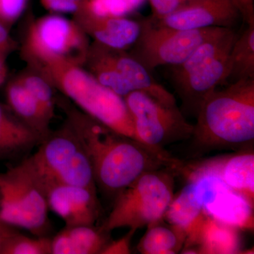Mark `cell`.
Masks as SVG:
<instances>
[{"label":"cell","mask_w":254,"mask_h":254,"mask_svg":"<svg viewBox=\"0 0 254 254\" xmlns=\"http://www.w3.org/2000/svg\"><path fill=\"white\" fill-rule=\"evenodd\" d=\"M89 46L86 33L77 23L51 15L29 26L24 53L38 68L58 63L81 65L84 64Z\"/></svg>","instance_id":"9c48e42d"},{"label":"cell","mask_w":254,"mask_h":254,"mask_svg":"<svg viewBox=\"0 0 254 254\" xmlns=\"http://www.w3.org/2000/svg\"><path fill=\"white\" fill-rule=\"evenodd\" d=\"M182 254H233L241 252L239 230L222 223L203 212L187 232Z\"/></svg>","instance_id":"4fadbf2b"},{"label":"cell","mask_w":254,"mask_h":254,"mask_svg":"<svg viewBox=\"0 0 254 254\" xmlns=\"http://www.w3.org/2000/svg\"><path fill=\"white\" fill-rule=\"evenodd\" d=\"M136 230L129 229L128 233L120 240L111 241L108 244L100 254H131L132 237Z\"/></svg>","instance_id":"f1b7e54d"},{"label":"cell","mask_w":254,"mask_h":254,"mask_svg":"<svg viewBox=\"0 0 254 254\" xmlns=\"http://www.w3.org/2000/svg\"><path fill=\"white\" fill-rule=\"evenodd\" d=\"M33 95L46 118L51 122L55 115L53 86L42 74L28 73L17 78Z\"/></svg>","instance_id":"603a6c76"},{"label":"cell","mask_w":254,"mask_h":254,"mask_svg":"<svg viewBox=\"0 0 254 254\" xmlns=\"http://www.w3.org/2000/svg\"><path fill=\"white\" fill-rule=\"evenodd\" d=\"M247 24L254 23V0H232Z\"/></svg>","instance_id":"f546056e"},{"label":"cell","mask_w":254,"mask_h":254,"mask_svg":"<svg viewBox=\"0 0 254 254\" xmlns=\"http://www.w3.org/2000/svg\"><path fill=\"white\" fill-rule=\"evenodd\" d=\"M110 232L101 227H64L51 241V254H100Z\"/></svg>","instance_id":"2e32d148"},{"label":"cell","mask_w":254,"mask_h":254,"mask_svg":"<svg viewBox=\"0 0 254 254\" xmlns=\"http://www.w3.org/2000/svg\"><path fill=\"white\" fill-rule=\"evenodd\" d=\"M38 68L52 86L72 100L83 113L114 131L136 140L123 97L103 86L81 65L58 63Z\"/></svg>","instance_id":"3957f363"},{"label":"cell","mask_w":254,"mask_h":254,"mask_svg":"<svg viewBox=\"0 0 254 254\" xmlns=\"http://www.w3.org/2000/svg\"><path fill=\"white\" fill-rule=\"evenodd\" d=\"M16 48V43L10 36L8 28L0 22V55L6 57Z\"/></svg>","instance_id":"4dcf8cb0"},{"label":"cell","mask_w":254,"mask_h":254,"mask_svg":"<svg viewBox=\"0 0 254 254\" xmlns=\"http://www.w3.org/2000/svg\"><path fill=\"white\" fill-rule=\"evenodd\" d=\"M5 93L7 106L11 112L43 140L50 131V121L33 95L18 78L8 83Z\"/></svg>","instance_id":"d6986e66"},{"label":"cell","mask_w":254,"mask_h":254,"mask_svg":"<svg viewBox=\"0 0 254 254\" xmlns=\"http://www.w3.org/2000/svg\"><path fill=\"white\" fill-rule=\"evenodd\" d=\"M161 220L148 225V230L137 246L140 253L175 254L184 249L187 232L170 224L161 223Z\"/></svg>","instance_id":"ffe728a7"},{"label":"cell","mask_w":254,"mask_h":254,"mask_svg":"<svg viewBox=\"0 0 254 254\" xmlns=\"http://www.w3.org/2000/svg\"><path fill=\"white\" fill-rule=\"evenodd\" d=\"M203 212L237 230H254V204L243 195L230 188L218 193L210 203L205 205Z\"/></svg>","instance_id":"e0dca14e"},{"label":"cell","mask_w":254,"mask_h":254,"mask_svg":"<svg viewBox=\"0 0 254 254\" xmlns=\"http://www.w3.org/2000/svg\"><path fill=\"white\" fill-rule=\"evenodd\" d=\"M46 190L26 161L0 173V219L36 237L50 230Z\"/></svg>","instance_id":"52a82bcc"},{"label":"cell","mask_w":254,"mask_h":254,"mask_svg":"<svg viewBox=\"0 0 254 254\" xmlns=\"http://www.w3.org/2000/svg\"><path fill=\"white\" fill-rule=\"evenodd\" d=\"M140 2L141 0H86L81 10L98 16H124Z\"/></svg>","instance_id":"d4e9b609"},{"label":"cell","mask_w":254,"mask_h":254,"mask_svg":"<svg viewBox=\"0 0 254 254\" xmlns=\"http://www.w3.org/2000/svg\"><path fill=\"white\" fill-rule=\"evenodd\" d=\"M52 238H32L15 231L6 240L0 254H51Z\"/></svg>","instance_id":"cb8c5ba5"},{"label":"cell","mask_w":254,"mask_h":254,"mask_svg":"<svg viewBox=\"0 0 254 254\" xmlns=\"http://www.w3.org/2000/svg\"><path fill=\"white\" fill-rule=\"evenodd\" d=\"M26 160L46 193L58 185L96 190L91 162L81 140L67 123L57 131H50Z\"/></svg>","instance_id":"5b68a950"},{"label":"cell","mask_w":254,"mask_h":254,"mask_svg":"<svg viewBox=\"0 0 254 254\" xmlns=\"http://www.w3.org/2000/svg\"><path fill=\"white\" fill-rule=\"evenodd\" d=\"M13 227H14L5 223L0 219V252L6 239L16 231Z\"/></svg>","instance_id":"1f68e13d"},{"label":"cell","mask_w":254,"mask_h":254,"mask_svg":"<svg viewBox=\"0 0 254 254\" xmlns=\"http://www.w3.org/2000/svg\"><path fill=\"white\" fill-rule=\"evenodd\" d=\"M153 18L162 26L194 30L234 28L242 16L232 0H190L165 17Z\"/></svg>","instance_id":"8fae6325"},{"label":"cell","mask_w":254,"mask_h":254,"mask_svg":"<svg viewBox=\"0 0 254 254\" xmlns=\"http://www.w3.org/2000/svg\"><path fill=\"white\" fill-rule=\"evenodd\" d=\"M26 0H0V22L6 27L20 17L26 6Z\"/></svg>","instance_id":"484cf974"},{"label":"cell","mask_w":254,"mask_h":254,"mask_svg":"<svg viewBox=\"0 0 254 254\" xmlns=\"http://www.w3.org/2000/svg\"><path fill=\"white\" fill-rule=\"evenodd\" d=\"M7 66L6 64V57L0 55V86L4 84L7 77Z\"/></svg>","instance_id":"d6a6232c"},{"label":"cell","mask_w":254,"mask_h":254,"mask_svg":"<svg viewBox=\"0 0 254 254\" xmlns=\"http://www.w3.org/2000/svg\"><path fill=\"white\" fill-rule=\"evenodd\" d=\"M174 173L162 168L143 173L115 197L102 228L111 232L121 227L138 230L163 220L173 199Z\"/></svg>","instance_id":"8992f818"},{"label":"cell","mask_w":254,"mask_h":254,"mask_svg":"<svg viewBox=\"0 0 254 254\" xmlns=\"http://www.w3.org/2000/svg\"><path fill=\"white\" fill-rule=\"evenodd\" d=\"M139 21V36L129 53L150 72L158 66L184 63L198 47L225 28L176 29L159 24L151 16Z\"/></svg>","instance_id":"ba28073f"},{"label":"cell","mask_w":254,"mask_h":254,"mask_svg":"<svg viewBox=\"0 0 254 254\" xmlns=\"http://www.w3.org/2000/svg\"><path fill=\"white\" fill-rule=\"evenodd\" d=\"M42 4L55 12L78 13L81 11L86 0H41Z\"/></svg>","instance_id":"83f0119b"},{"label":"cell","mask_w":254,"mask_h":254,"mask_svg":"<svg viewBox=\"0 0 254 254\" xmlns=\"http://www.w3.org/2000/svg\"><path fill=\"white\" fill-rule=\"evenodd\" d=\"M231 190L254 203V154L253 150L219 157L208 160Z\"/></svg>","instance_id":"ac0fdd59"},{"label":"cell","mask_w":254,"mask_h":254,"mask_svg":"<svg viewBox=\"0 0 254 254\" xmlns=\"http://www.w3.org/2000/svg\"><path fill=\"white\" fill-rule=\"evenodd\" d=\"M238 33L224 28L198 47L188 59L170 66V79L182 102V112L196 117L203 100L228 84L229 55Z\"/></svg>","instance_id":"277c9868"},{"label":"cell","mask_w":254,"mask_h":254,"mask_svg":"<svg viewBox=\"0 0 254 254\" xmlns=\"http://www.w3.org/2000/svg\"><path fill=\"white\" fill-rule=\"evenodd\" d=\"M131 115L137 141L160 153L164 147L190 139L193 125L177 105L165 104L147 93L135 91L124 97Z\"/></svg>","instance_id":"30bf717a"},{"label":"cell","mask_w":254,"mask_h":254,"mask_svg":"<svg viewBox=\"0 0 254 254\" xmlns=\"http://www.w3.org/2000/svg\"><path fill=\"white\" fill-rule=\"evenodd\" d=\"M203 214V207L195 200L190 185L187 183L178 195L173 197L163 219L170 225L185 230L187 234Z\"/></svg>","instance_id":"7402d4cb"},{"label":"cell","mask_w":254,"mask_h":254,"mask_svg":"<svg viewBox=\"0 0 254 254\" xmlns=\"http://www.w3.org/2000/svg\"><path fill=\"white\" fill-rule=\"evenodd\" d=\"M63 108L91 162L96 187L107 194L116 197L146 172L170 168L180 173L185 166L169 153L155 151L68 105Z\"/></svg>","instance_id":"6da1fadb"},{"label":"cell","mask_w":254,"mask_h":254,"mask_svg":"<svg viewBox=\"0 0 254 254\" xmlns=\"http://www.w3.org/2000/svg\"><path fill=\"white\" fill-rule=\"evenodd\" d=\"M190 0H148L151 6L152 17L160 19L171 14Z\"/></svg>","instance_id":"4316f807"},{"label":"cell","mask_w":254,"mask_h":254,"mask_svg":"<svg viewBox=\"0 0 254 254\" xmlns=\"http://www.w3.org/2000/svg\"><path fill=\"white\" fill-rule=\"evenodd\" d=\"M49 210L63 219L65 226H95L100 215L96 190L58 185L47 190Z\"/></svg>","instance_id":"7c38bea8"},{"label":"cell","mask_w":254,"mask_h":254,"mask_svg":"<svg viewBox=\"0 0 254 254\" xmlns=\"http://www.w3.org/2000/svg\"><path fill=\"white\" fill-rule=\"evenodd\" d=\"M203 100L193 125L198 152L246 148L254 140V79L229 83Z\"/></svg>","instance_id":"7a4b0ae2"},{"label":"cell","mask_w":254,"mask_h":254,"mask_svg":"<svg viewBox=\"0 0 254 254\" xmlns=\"http://www.w3.org/2000/svg\"><path fill=\"white\" fill-rule=\"evenodd\" d=\"M247 79H254V23L238 34L229 55L228 84Z\"/></svg>","instance_id":"44dd1931"},{"label":"cell","mask_w":254,"mask_h":254,"mask_svg":"<svg viewBox=\"0 0 254 254\" xmlns=\"http://www.w3.org/2000/svg\"><path fill=\"white\" fill-rule=\"evenodd\" d=\"M42 141L9 107L0 103V162L26 156Z\"/></svg>","instance_id":"9a60e30c"},{"label":"cell","mask_w":254,"mask_h":254,"mask_svg":"<svg viewBox=\"0 0 254 254\" xmlns=\"http://www.w3.org/2000/svg\"><path fill=\"white\" fill-rule=\"evenodd\" d=\"M78 24L95 42L113 49L127 50L136 43L139 21L125 16H98L81 10Z\"/></svg>","instance_id":"5bb4252c"}]
</instances>
